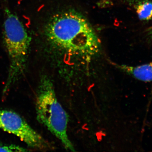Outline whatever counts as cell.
Returning a JSON list of instances; mask_svg holds the SVG:
<instances>
[{
	"label": "cell",
	"mask_w": 152,
	"mask_h": 152,
	"mask_svg": "<svg viewBox=\"0 0 152 152\" xmlns=\"http://www.w3.org/2000/svg\"><path fill=\"white\" fill-rule=\"evenodd\" d=\"M136 11L142 21L152 20V1L151 0H127Z\"/></svg>",
	"instance_id": "8992f818"
},
{
	"label": "cell",
	"mask_w": 152,
	"mask_h": 152,
	"mask_svg": "<svg viewBox=\"0 0 152 152\" xmlns=\"http://www.w3.org/2000/svg\"><path fill=\"white\" fill-rule=\"evenodd\" d=\"M4 17V42L10 65L3 94L24 75L31 42L26 30L16 15L6 8Z\"/></svg>",
	"instance_id": "3957f363"
},
{
	"label": "cell",
	"mask_w": 152,
	"mask_h": 152,
	"mask_svg": "<svg viewBox=\"0 0 152 152\" xmlns=\"http://www.w3.org/2000/svg\"><path fill=\"white\" fill-rule=\"evenodd\" d=\"M28 151L24 148L14 144L0 145V152H23Z\"/></svg>",
	"instance_id": "52a82bcc"
},
{
	"label": "cell",
	"mask_w": 152,
	"mask_h": 152,
	"mask_svg": "<svg viewBox=\"0 0 152 152\" xmlns=\"http://www.w3.org/2000/svg\"><path fill=\"white\" fill-rule=\"evenodd\" d=\"M0 129L16 136L31 148L40 151L53 149L51 144L36 132L19 114L1 107Z\"/></svg>",
	"instance_id": "277c9868"
},
{
	"label": "cell",
	"mask_w": 152,
	"mask_h": 152,
	"mask_svg": "<svg viewBox=\"0 0 152 152\" xmlns=\"http://www.w3.org/2000/svg\"><path fill=\"white\" fill-rule=\"evenodd\" d=\"M37 119L70 151H75L67 131L69 116L60 103L52 79L47 75L40 77L36 94Z\"/></svg>",
	"instance_id": "7a4b0ae2"
},
{
	"label": "cell",
	"mask_w": 152,
	"mask_h": 152,
	"mask_svg": "<svg viewBox=\"0 0 152 152\" xmlns=\"http://www.w3.org/2000/svg\"><path fill=\"white\" fill-rule=\"evenodd\" d=\"M148 37H149V39L152 40V27H151L149 29L148 31V33H147Z\"/></svg>",
	"instance_id": "ba28073f"
},
{
	"label": "cell",
	"mask_w": 152,
	"mask_h": 152,
	"mask_svg": "<svg viewBox=\"0 0 152 152\" xmlns=\"http://www.w3.org/2000/svg\"><path fill=\"white\" fill-rule=\"evenodd\" d=\"M46 37L53 48L73 56L90 58L100 49L98 36L81 14L67 11L56 15L45 28Z\"/></svg>",
	"instance_id": "6da1fadb"
},
{
	"label": "cell",
	"mask_w": 152,
	"mask_h": 152,
	"mask_svg": "<svg viewBox=\"0 0 152 152\" xmlns=\"http://www.w3.org/2000/svg\"><path fill=\"white\" fill-rule=\"evenodd\" d=\"M113 64L120 70L129 75L143 82H152V62L137 66Z\"/></svg>",
	"instance_id": "5b68a950"
}]
</instances>
